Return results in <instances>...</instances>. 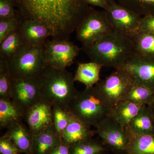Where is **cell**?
Listing matches in <instances>:
<instances>
[{
  "instance_id": "obj_1",
  "label": "cell",
  "mask_w": 154,
  "mask_h": 154,
  "mask_svg": "<svg viewBox=\"0 0 154 154\" xmlns=\"http://www.w3.org/2000/svg\"><path fill=\"white\" fill-rule=\"evenodd\" d=\"M12 1L21 21H38L48 29L53 39H69L92 8L82 0Z\"/></svg>"
},
{
  "instance_id": "obj_2",
  "label": "cell",
  "mask_w": 154,
  "mask_h": 154,
  "mask_svg": "<svg viewBox=\"0 0 154 154\" xmlns=\"http://www.w3.org/2000/svg\"><path fill=\"white\" fill-rule=\"evenodd\" d=\"M83 49L92 62L115 69L135 54L131 36L115 31Z\"/></svg>"
},
{
  "instance_id": "obj_3",
  "label": "cell",
  "mask_w": 154,
  "mask_h": 154,
  "mask_svg": "<svg viewBox=\"0 0 154 154\" xmlns=\"http://www.w3.org/2000/svg\"><path fill=\"white\" fill-rule=\"evenodd\" d=\"M38 82L43 99L66 110L79 92L75 88L74 76L66 69L48 66Z\"/></svg>"
},
{
  "instance_id": "obj_4",
  "label": "cell",
  "mask_w": 154,
  "mask_h": 154,
  "mask_svg": "<svg viewBox=\"0 0 154 154\" xmlns=\"http://www.w3.org/2000/svg\"><path fill=\"white\" fill-rule=\"evenodd\" d=\"M67 110L86 125L96 128L112 112L95 86L78 92Z\"/></svg>"
},
{
  "instance_id": "obj_5",
  "label": "cell",
  "mask_w": 154,
  "mask_h": 154,
  "mask_svg": "<svg viewBox=\"0 0 154 154\" xmlns=\"http://www.w3.org/2000/svg\"><path fill=\"white\" fill-rule=\"evenodd\" d=\"M43 46L26 45L19 54L8 60L11 78L38 80L48 67Z\"/></svg>"
},
{
  "instance_id": "obj_6",
  "label": "cell",
  "mask_w": 154,
  "mask_h": 154,
  "mask_svg": "<svg viewBox=\"0 0 154 154\" xmlns=\"http://www.w3.org/2000/svg\"><path fill=\"white\" fill-rule=\"evenodd\" d=\"M134 84L133 78L128 72L118 68L95 87L112 110L119 102L123 100Z\"/></svg>"
},
{
  "instance_id": "obj_7",
  "label": "cell",
  "mask_w": 154,
  "mask_h": 154,
  "mask_svg": "<svg viewBox=\"0 0 154 154\" xmlns=\"http://www.w3.org/2000/svg\"><path fill=\"white\" fill-rule=\"evenodd\" d=\"M75 30L77 39L83 47L91 45L114 31L105 11H97L93 8Z\"/></svg>"
},
{
  "instance_id": "obj_8",
  "label": "cell",
  "mask_w": 154,
  "mask_h": 154,
  "mask_svg": "<svg viewBox=\"0 0 154 154\" xmlns=\"http://www.w3.org/2000/svg\"><path fill=\"white\" fill-rule=\"evenodd\" d=\"M43 54L48 66L64 70L73 63L79 55V48L69 39L47 40L43 46Z\"/></svg>"
},
{
  "instance_id": "obj_9",
  "label": "cell",
  "mask_w": 154,
  "mask_h": 154,
  "mask_svg": "<svg viewBox=\"0 0 154 154\" xmlns=\"http://www.w3.org/2000/svg\"><path fill=\"white\" fill-rule=\"evenodd\" d=\"M96 128V134L107 148L116 153H125L130 141V137L126 127L110 115Z\"/></svg>"
},
{
  "instance_id": "obj_10",
  "label": "cell",
  "mask_w": 154,
  "mask_h": 154,
  "mask_svg": "<svg viewBox=\"0 0 154 154\" xmlns=\"http://www.w3.org/2000/svg\"><path fill=\"white\" fill-rule=\"evenodd\" d=\"M42 99L38 80L11 78V100L25 116L30 108Z\"/></svg>"
},
{
  "instance_id": "obj_11",
  "label": "cell",
  "mask_w": 154,
  "mask_h": 154,
  "mask_svg": "<svg viewBox=\"0 0 154 154\" xmlns=\"http://www.w3.org/2000/svg\"><path fill=\"white\" fill-rule=\"evenodd\" d=\"M104 11L114 31L131 35L138 30L142 17L116 1L110 0L108 8Z\"/></svg>"
},
{
  "instance_id": "obj_12",
  "label": "cell",
  "mask_w": 154,
  "mask_h": 154,
  "mask_svg": "<svg viewBox=\"0 0 154 154\" xmlns=\"http://www.w3.org/2000/svg\"><path fill=\"white\" fill-rule=\"evenodd\" d=\"M118 68L128 72L133 78L134 83L143 85L154 92V58L135 54Z\"/></svg>"
},
{
  "instance_id": "obj_13",
  "label": "cell",
  "mask_w": 154,
  "mask_h": 154,
  "mask_svg": "<svg viewBox=\"0 0 154 154\" xmlns=\"http://www.w3.org/2000/svg\"><path fill=\"white\" fill-rule=\"evenodd\" d=\"M25 120L33 135L39 134L54 125L53 105L42 99L27 112Z\"/></svg>"
},
{
  "instance_id": "obj_14",
  "label": "cell",
  "mask_w": 154,
  "mask_h": 154,
  "mask_svg": "<svg viewBox=\"0 0 154 154\" xmlns=\"http://www.w3.org/2000/svg\"><path fill=\"white\" fill-rule=\"evenodd\" d=\"M19 30L25 44L32 46H43L51 33L44 25L35 20L21 21Z\"/></svg>"
},
{
  "instance_id": "obj_15",
  "label": "cell",
  "mask_w": 154,
  "mask_h": 154,
  "mask_svg": "<svg viewBox=\"0 0 154 154\" xmlns=\"http://www.w3.org/2000/svg\"><path fill=\"white\" fill-rule=\"evenodd\" d=\"M69 122L62 134V140L70 146L93 138L96 131L92 130L76 117L71 113Z\"/></svg>"
},
{
  "instance_id": "obj_16",
  "label": "cell",
  "mask_w": 154,
  "mask_h": 154,
  "mask_svg": "<svg viewBox=\"0 0 154 154\" xmlns=\"http://www.w3.org/2000/svg\"><path fill=\"white\" fill-rule=\"evenodd\" d=\"M4 135L10 139L22 154H32L33 134L22 121L8 127Z\"/></svg>"
},
{
  "instance_id": "obj_17",
  "label": "cell",
  "mask_w": 154,
  "mask_h": 154,
  "mask_svg": "<svg viewBox=\"0 0 154 154\" xmlns=\"http://www.w3.org/2000/svg\"><path fill=\"white\" fill-rule=\"evenodd\" d=\"M126 128L130 135H154V116L150 107L142 106Z\"/></svg>"
},
{
  "instance_id": "obj_18",
  "label": "cell",
  "mask_w": 154,
  "mask_h": 154,
  "mask_svg": "<svg viewBox=\"0 0 154 154\" xmlns=\"http://www.w3.org/2000/svg\"><path fill=\"white\" fill-rule=\"evenodd\" d=\"M62 142L61 137L53 126L43 132L33 135L32 154H50Z\"/></svg>"
},
{
  "instance_id": "obj_19",
  "label": "cell",
  "mask_w": 154,
  "mask_h": 154,
  "mask_svg": "<svg viewBox=\"0 0 154 154\" xmlns=\"http://www.w3.org/2000/svg\"><path fill=\"white\" fill-rule=\"evenodd\" d=\"M102 67V66L94 62L79 63L74 76L75 82L82 83L86 88L94 87L100 82V73Z\"/></svg>"
},
{
  "instance_id": "obj_20",
  "label": "cell",
  "mask_w": 154,
  "mask_h": 154,
  "mask_svg": "<svg viewBox=\"0 0 154 154\" xmlns=\"http://www.w3.org/2000/svg\"><path fill=\"white\" fill-rule=\"evenodd\" d=\"M19 28L10 33L0 43L1 58L9 60L17 55L26 46Z\"/></svg>"
},
{
  "instance_id": "obj_21",
  "label": "cell",
  "mask_w": 154,
  "mask_h": 154,
  "mask_svg": "<svg viewBox=\"0 0 154 154\" xmlns=\"http://www.w3.org/2000/svg\"><path fill=\"white\" fill-rule=\"evenodd\" d=\"M25 115L11 100L0 99V129L25 119Z\"/></svg>"
},
{
  "instance_id": "obj_22",
  "label": "cell",
  "mask_w": 154,
  "mask_h": 154,
  "mask_svg": "<svg viewBox=\"0 0 154 154\" xmlns=\"http://www.w3.org/2000/svg\"><path fill=\"white\" fill-rule=\"evenodd\" d=\"M142 107L127 100H122L113 107L110 115L122 125L126 127L136 116Z\"/></svg>"
},
{
  "instance_id": "obj_23",
  "label": "cell",
  "mask_w": 154,
  "mask_h": 154,
  "mask_svg": "<svg viewBox=\"0 0 154 154\" xmlns=\"http://www.w3.org/2000/svg\"><path fill=\"white\" fill-rule=\"evenodd\" d=\"M130 35L135 54L154 59V33L137 32Z\"/></svg>"
},
{
  "instance_id": "obj_24",
  "label": "cell",
  "mask_w": 154,
  "mask_h": 154,
  "mask_svg": "<svg viewBox=\"0 0 154 154\" xmlns=\"http://www.w3.org/2000/svg\"><path fill=\"white\" fill-rule=\"evenodd\" d=\"M130 141L125 154H154V135H130Z\"/></svg>"
},
{
  "instance_id": "obj_25",
  "label": "cell",
  "mask_w": 154,
  "mask_h": 154,
  "mask_svg": "<svg viewBox=\"0 0 154 154\" xmlns=\"http://www.w3.org/2000/svg\"><path fill=\"white\" fill-rule=\"evenodd\" d=\"M123 100H127L141 106H149L153 102L154 92L143 85L134 83Z\"/></svg>"
},
{
  "instance_id": "obj_26",
  "label": "cell",
  "mask_w": 154,
  "mask_h": 154,
  "mask_svg": "<svg viewBox=\"0 0 154 154\" xmlns=\"http://www.w3.org/2000/svg\"><path fill=\"white\" fill-rule=\"evenodd\" d=\"M108 149L102 141L93 138L70 147V154H106Z\"/></svg>"
},
{
  "instance_id": "obj_27",
  "label": "cell",
  "mask_w": 154,
  "mask_h": 154,
  "mask_svg": "<svg viewBox=\"0 0 154 154\" xmlns=\"http://www.w3.org/2000/svg\"><path fill=\"white\" fill-rule=\"evenodd\" d=\"M116 2L141 17L154 16V0H116Z\"/></svg>"
},
{
  "instance_id": "obj_28",
  "label": "cell",
  "mask_w": 154,
  "mask_h": 154,
  "mask_svg": "<svg viewBox=\"0 0 154 154\" xmlns=\"http://www.w3.org/2000/svg\"><path fill=\"white\" fill-rule=\"evenodd\" d=\"M11 76L8 60L0 58V99L11 100Z\"/></svg>"
},
{
  "instance_id": "obj_29",
  "label": "cell",
  "mask_w": 154,
  "mask_h": 154,
  "mask_svg": "<svg viewBox=\"0 0 154 154\" xmlns=\"http://www.w3.org/2000/svg\"><path fill=\"white\" fill-rule=\"evenodd\" d=\"M54 127L61 137L63 133L69 122L71 113L67 110L54 105L53 106Z\"/></svg>"
},
{
  "instance_id": "obj_30",
  "label": "cell",
  "mask_w": 154,
  "mask_h": 154,
  "mask_svg": "<svg viewBox=\"0 0 154 154\" xmlns=\"http://www.w3.org/2000/svg\"><path fill=\"white\" fill-rule=\"evenodd\" d=\"M21 22L17 16L0 19V43L10 33L19 28Z\"/></svg>"
},
{
  "instance_id": "obj_31",
  "label": "cell",
  "mask_w": 154,
  "mask_h": 154,
  "mask_svg": "<svg viewBox=\"0 0 154 154\" xmlns=\"http://www.w3.org/2000/svg\"><path fill=\"white\" fill-rule=\"evenodd\" d=\"M17 16L12 0H0V19L12 18Z\"/></svg>"
},
{
  "instance_id": "obj_32",
  "label": "cell",
  "mask_w": 154,
  "mask_h": 154,
  "mask_svg": "<svg viewBox=\"0 0 154 154\" xmlns=\"http://www.w3.org/2000/svg\"><path fill=\"white\" fill-rule=\"evenodd\" d=\"M9 138L3 135L0 137V154H22Z\"/></svg>"
},
{
  "instance_id": "obj_33",
  "label": "cell",
  "mask_w": 154,
  "mask_h": 154,
  "mask_svg": "<svg viewBox=\"0 0 154 154\" xmlns=\"http://www.w3.org/2000/svg\"><path fill=\"white\" fill-rule=\"evenodd\" d=\"M137 32L154 33V16L142 17L139 28Z\"/></svg>"
},
{
  "instance_id": "obj_34",
  "label": "cell",
  "mask_w": 154,
  "mask_h": 154,
  "mask_svg": "<svg viewBox=\"0 0 154 154\" xmlns=\"http://www.w3.org/2000/svg\"><path fill=\"white\" fill-rule=\"evenodd\" d=\"M84 3L90 6L99 7L105 10L109 6L110 0H82Z\"/></svg>"
},
{
  "instance_id": "obj_35",
  "label": "cell",
  "mask_w": 154,
  "mask_h": 154,
  "mask_svg": "<svg viewBox=\"0 0 154 154\" xmlns=\"http://www.w3.org/2000/svg\"><path fill=\"white\" fill-rule=\"evenodd\" d=\"M70 146L63 142L54 149L50 154H70Z\"/></svg>"
},
{
  "instance_id": "obj_36",
  "label": "cell",
  "mask_w": 154,
  "mask_h": 154,
  "mask_svg": "<svg viewBox=\"0 0 154 154\" xmlns=\"http://www.w3.org/2000/svg\"><path fill=\"white\" fill-rule=\"evenodd\" d=\"M149 106L150 107V108L154 116V100L153 102H152L151 105H149Z\"/></svg>"
},
{
  "instance_id": "obj_37",
  "label": "cell",
  "mask_w": 154,
  "mask_h": 154,
  "mask_svg": "<svg viewBox=\"0 0 154 154\" xmlns=\"http://www.w3.org/2000/svg\"><path fill=\"white\" fill-rule=\"evenodd\" d=\"M117 154H125V153H117Z\"/></svg>"
}]
</instances>
